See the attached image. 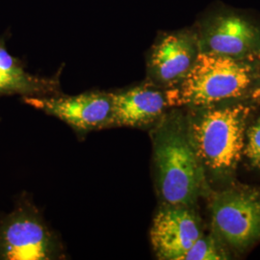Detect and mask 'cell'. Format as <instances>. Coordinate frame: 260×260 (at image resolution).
<instances>
[{
    "mask_svg": "<svg viewBox=\"0 0 260 260\" xmlns=\"http://www.w3.org/2000/svg\"><path fill=\"white\" fill-rule=\"evenodd\" d=\"M248 111L240 105L214 108L188 121L201 164L220 174L236 167L244 152Z\"/></svg>",
    "mask_w": 260,
    "mask_h": 260,
    "instance_id": "obj_3",
    "label": "cell"
},
{
    "mask_svg": "<svg viewBox=\"0 0 260 260\" xmlns=\"http://www.w3.org/2000/svg\"><path fill=\"white\" fill-rule=\"evenodd\" d=\"M216 233L235 248H247L260 239V203L251 194L230 191L213 202Z\"/></svg>",
    "mask_w": 260,
    "mask_h": 260,
    "instance_id": "obj_8",
    "label": "cell"
},
{
    "mask_svg": "<svg viewBox=\"0 0 260 260\" xmlns=\"http://www.w3.org/2000/svg\"><path fill=\"white\" fill-rule=\"evenodd\" d=\"M226 259L224 254L219 251L210 238L201 236L186 251L179 260H221Z\"/></svg>",
    "mask_w": 260,
    "mask_h": 260,
    "instance_id": "obj_12",
    "label": "cell"
},
{
    "mask_svg": "<svg viewBox=\"0 0 260 260\" xmlns=\"http://www.w3.org/2000/svg\"><path fill=\"white\" fill-rule=\"evenodd\" d=\"M149 236L159 259L179 260L202 233L190 206L164 204L153 218Z\"/></svg>",
    "mask_w": 260,
    "mask_h": 260,
    "instance_id": "obj_9",
    "label": "cell"
},
{
    "mask_svg": "<svg viewBox=\"0 0 260 260\" xmlns=\"http://www.w3.org/2000/svg\"><path fill=\"white\" fill-rule=\"evenodd\" d=\"M59 93H62L59 75L45 77L30 74L24 64L10 53L4 38L0 37V96H48Z\"/></svg>",
    "mask_w": 260,
    "mask_h": 260,
    "instance_id": "obj_11",
    "label": "cell"
},
{
    "mask_svg": "<svg viewBox=\"0 0 260 260\" xmlns=\"http://www.w3.org/2000/svg\"><path fill=\"white\" fill-rule=\"evenodd\" d=\"M244 152L254 165L260 167V120L249 131L248 143Z\"/></svg>",
    "mask_w": 260,
    "mask_h": 260,
    "instance_id": "obj_13",
    "label": "cell"
},
{
    "mask_svg": "<svg viewBox=\"0 0 260 260\" xmlns=\"http://www.w3.org/2000/svg\"><path fill=\"white\" fill-rule=\"evenodd\" d=\"M65 258V251L36 206L20 202L0 218V259L50 260Z\"/></svg>",
    "mask_w": 260,
    "mask_h": 260,
    "instance_id": "obj_4",
    "label": "cell"
},
{
    "mask_svg": "<svg viewBox=\"0 0 260 260\" xmlns=\"http://www.w3.org/2000/svg\"><path fill=\"white\" fill-rule=\"evenodd\" d=\"M199 52V36L194 31L162 34L149 51V82L163 89L176 88L192 69Z\"/></svg>",
    "mask_w": 260,
    "mask_h": 260,
    "instance_id": "obj_6",
    "label": "cell"
},
{
    "mask_svg": "<svg viewBox=\"0 0 260 260\" xmlns=\"http://www.w3.org/2000/svg\"><path fill=\"white\" fill-rule=\"evenodd\" d=\"M200 51L245 60L260 52V28L233 12H222L203 23Z\"/></svg>",
    "mask_w": 260,
    "mask_h": 260,
    "instance_id": "obj_7",
    "label": "cell"
},
{
    "mask_svg": "<svg viewBox=\"0 0 260 260\" xmlns=\"http://www.w3.org/2000/svg\"><path fill=\"white\" fill-rule=\"evenodd\" d=\"M153 130V159L158 193L165 205L191 206L202 182L201 161L185 118L164 115Z\"/></svg>",
    "mask_w": 260,
    "mask_h": 260,
    "instance_id": "obj_1",
    "label": "cell"
},
{
    "mask_svg": "<svg viewBox=\"0 0 260 260\" xmlns=\"http://www.w3.org/2000/svg\"><path fill=\"white\" fill-rule=\"evenodd\" d=\"M253 69L245 60L200 51L185 78L169 89L173 106L205 107L245 93L252 81Z\"/></svg>",
    "mask_w": 260,
    "mask_h": 260,
    "instance_id": "obj_2",
    "label": "cell"
},
{
    "mask_svg": "<svg viewBox=\"0 0 260 260\" xmlns=\"http://www.w3.org/2000/svg\"><path fill=\"white\" fill-rule=\"evenodd\" d=\"M111 95L113 127H146L157 122L173 106L169 90L150 82L111 92Z\"/></svg>",
    "mask_w": 260,
    "mask_h": 260,
    "instance_id": "obj_10",
    "label": "cell"
},
{
    "mask_svg": "<svg viewBox=\"0 0 260 260\" xmlns=\"http://www.w3.org/2000/svg\"><path fill=\"white\" fill-rule=\"evenodd\" d=\"M22 102L64 121L78 135L113 127L111 92L90 91L75 95L59 93L27 96Z\"/></svg>",
    "mask_w": 260,
    "mask_h": 260,
    "instance_id": "obj_5",
    "label": "cell"
}]
</instances>
